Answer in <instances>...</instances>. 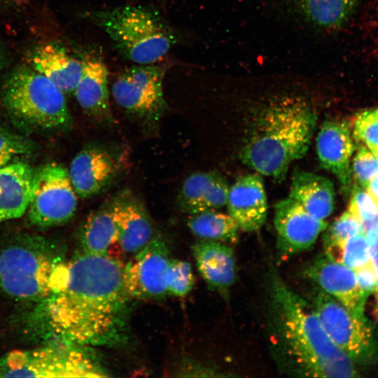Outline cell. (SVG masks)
Here are the masks:
<instances>
[{
	"label": "cell",
	"instance_id": "obj_5",
	"mask_svg": "<svg viewBox=\"0 0 378 378\" xmlns=\"http://www.w3.org/2000/svg\"><path fill=\"white\" fill-rule=\"evenodd\" d=\"M1 100L13 121L22 129L55 132L71 126L64 93L29 65L17 67L6 77Z\"/></svg>",
	"mask_w": 378,
	"mask_h": 378
},
{
	"label": "cell",
	"instance_id": "obj_23",
	"mask_svg": "<svg viewBox=\"0 0 378 378\" xmlns=\"http://www.w3.org/2000/svg\"><path fill=\"white\" fill-rule=\"evenodd\" d=\"M288 197L320 220L327 218L335 209L332 183L328 178L312 172L298 169L293 172Z\"/></svg>",
	"mask_w": 378,
	"mask_h": 378
},
{
	"label": "cell",
	"instance_id": "obj_28",
	"mask_svg": "<svg viewBox=\"0 0 378 378\" xmlns=\"http://www.w3.org/2000/svg\"><path fill=\"white\" fill-rule=\"evenodd\" d=\"M352 188L348 210L361 221L365 232L378 222V205L364 188L358 184Z\"/></svg>",
	"mask_w": 378,
	"mask_h": 378
},
{
	"label": "cell",
	"instance_id": "obj_19",
	"mask_svg": "<svg viewBox=\"0 0 378 378\" xmlns=\"http://www.w3.org/2000/svg\"><path fill=\"white\" fill-rule=\"evenodd\" d=\"M74 92L79 106L92 120L102 124L113 122L108 70L101 59L92 56L83 60L81 76Z\"/></svg>",
	"mask_w": 378,
	"mask_h": 378
},
{
	"label": "cell",
	"instance_id": "obj_27",
	"mask_svg": "<svg viewBox=\"0 0 378 378\" xmlns=\"http://www.w3.org/2000/svg\"><path fill=\"white\" fill-rule=\"evenodd\" d=\"M195 276L191 265L185 260L171 259L167 276V295L185 297L193 288Z\"/></svg>",
	"mask_w": 378,
	"mask_h": 378
},
{
	"label": "cell",
	"instance_id": "obj_41",
	"mask_svg": "<svg viewBox=\"0 0 378 378\" xmlns=\"http://www.w3.org/2000/svg\"><path fill=\"white\" fill-rule=\"evenodd\" d=\"M1 60H2V57H1V52H0V64H1Z\"/></svg>",
	"mask_w": 378,
	"mask_h": 378
},
{
	"label": "cell",
	"instance_id": "obj_35",
	"mask_svg": "<svg viewBox=\"0 0 378 378\" xmlns=\"http://www.w3.org/2000/svg\"><path fill=\"white\" fill-rule=\"evenodd\" d=\"M365 189L378 205V175L369 182Z\"/></svg>",
	"mask_w": 378,
	"mask_h": 378
},
{
	"label": "cell",
	"instance_id": "obj_18",
	"mask_svg": "<svg viewBox=\"0 0 378 378\" xmlns=\"http://www.w3.org/2000/svg\"><path fill=\"white\" fill-rule=\"evenodd\" d=\"M197 270L212 290L227 299L237 278L234 251L228 244L201 239L192 246Z\"/></svg>",
	"mask_w": 378,
	"mask_h": 378
},
{
	"label": "cell",
	"instance_id": "obj_12",
	"mask_svg": "<svg viewBox=\"0 0 378 378\" xmlns=\"http://www.w3.org/2000/svg\"><path fill=\"white\" fill-rule=\"evenodd\" d=\"M274 216L277 255L281 260L310 249L328 227L327 222L314 217L289 197L275 204Z\"/></svg>",
	"mask_w": 378,
	"mask_h": 378
},
{
	"label": "cell",
	"instance_id": "obj_9",
	"mask_svg": "<svg viewBox=\"0 0 378 378\" xmlns=\"http://www.w3.org/2000/svg\"><path fill=\"white\" fill-rule=\"evenodd\" d=\"M171 64H134L121 71L111 87L116 104L144 123H156L167 108L163 80Z\"/></svg>",
	"mask_w": 378,
	"mask_h": 378
},
{
	"label": "cell",
	"instance_id": "obj_26",
	"mask_svg": "<svg viewBox=\"0 0 378 378\" xmlns=\"http://www.w3.org/2000/svg\"><path fill=\"white\" fill-rule=\"evenodd\" d=\"M304 17L323 29H336L349 19L359 0H295Z\"/></svg>",
	"mask_w": 378,
	"mask_h": 378
},
{
	"label": "cell",
	"instance_id": "obj_38",
	"mask_svg": "<svg viewBox=\"0 0 378 378\" xmlns=\"http://www.w3.org/2000/svg\"><path fill=\"white\" fill-rule=\"evenodd\" d=\"M27 0H0V4H13L26 1Z\"/></svg>",
	"mask_w": 378,
	"mask_h": 378
},
{
	"label": "cell",
	"instance_id": "obj_6",
	"mask_svg": "<svg viewBox=\"0 0 378 378\" xmlns=\"http://www.w3.org/2000/svg\"><path fill=\"white\" fill-rule=\"evenodd\" d=\"M64 262L46 238L18 237L0 251V288L15 299L38 302L52 291Z\"/></svg>",
	"mask_w": 378,
	"mask_h": 378
},
{
	"label": "cell",
	"instance_id": "obj_24",
	"mask_svg": "<svg viewBox=\"0 0 378 378\" xmlns=\"http://www.w3.org/2000/svg\"><path fill=\"white\" fill-rule=\"evenodd\" d=\"M117 239L118 227L111 203L92 212L80 232L82 251L90 254L110 255Z\"/></svg>",
	"mask_w": 378,
	"mask_h": 378
},
{
	"label": "cell",
	"instance_id": "obj_16",
	"mask_svg": "<svg viewBox=\"0 0 378 378\" xmlns=\"http://www.w3.org/2000/svg\"><path fill=\"white\" fill-rule=\"evenodd\" d=\"M111 204L118 227L116 244L124 254L132 256L156 233L151 217L141 200L129 191L118 195Z\"/></svg>",
	"mask_w": 378,
	"mask_h": 378
},
{
	"label": "cell",
	"instance_id": "obj_8",
	"mask_svg": "<svg viewBox=\"0 0 378 378\" xmlns=\"http://www.w3.org/2000/svg\"><path fill=\"white\" fill-rule=\"evenodd\" d=\"M310 299L328 337L354 363L368 366L378 360V342L374 326L365 316L351 313L316 286Z\"/></svg>",
	"mask_w": 378,
	"mask_h": 378
},
{
	"label": "cell",
	"instance_id": "obj_33",
	"mask_svg": "<svg viewBox=\"0 0 378 378\" xmlns=\"http://www.w3.org/2000/svg\"><path fill=\"white\" fill-rule=\"evenodd\" d=\"M351 174L358 185L365 188L378 175V160L363 145L360 144L354 158Z\"/></svg>",
	"mask_w": 378,
	"mask_h": 378
},
{
	"label": "cell",
	"instance_id": "obj_11",
	"mask_svg": "<svg viewBox=\"0 0 378 378\" xmlns=\"http://www.w3.org/2000/svg\"><path fill=\"white\" fill-rule=\"evenodd\" d=\"M171 259L167 241L155 233L148 244L123 266L124 283L130 297L146 300L167 296Z\"/></svg>",
	"mask_w": 378,
	"mask_h": 378
},
{
	"label": "cell",
	"instance_id": "obj_32",
	"mask_svg": "<svg viewBox=\"0 0 378 378\" xmlns=\"http://www.w3.org/2000/svg\"><path fill=\"white\" fill-rule=\"evenodd\" d=\"M354 137L372 150L378 148V108L358 113L354 123Z\"/></svg>",
	"mask_w": 378,
	"mask_h": 378
},
{
	"label": "cell",
	"instance_id": "obj_22",
	"mask_svg": "<svg viewBox=\"0 0 378 378\" xmlns=\"http://www.w3.org/2000/svg\"><path fill=\"white\" fill-rule=\"evenodd\" d=\"M34 169L23 162L0 167V222L18 218L27 211Z\"/></svg>",
	"mask_w": 378,
	"mask_h": 378
},
{
	"label": "cell",
	"instance_id": "obj_20",
	"mask_svg": "<svg viewBox=\"0 0 378 378\" xmlns=\"http://www.w3.org/2000/svg\"><path fill=\"white\" fill-rule=\"evenodd\" d=\"M27 61L64 94L74 92L81 76L83 60L69 55L61 46L51 43L39 45L29 52Z\"/></svg>",
	"mask_w": 378,
	"mask_h": 378
},
{
	"label": "cell",
	"instance_id": "obj_37",
	"mask_svg": "<svg viewBox=\"0 0 378 378\" xmlns=\"http://www.w3.org/2000/svg\"><path fill=\"white\" fill-rule=\"evenodd\" d=\"M374 293V304L373 309V313L374 317L378 321V288L376 289Z\"/></svg>",
	"mask_w": 378,
	"mask_h": 378
},
{
	"label": "cell",
	"instance_id": "obj_36",
	"mask_svg": "<svg viewBox=\"0 0 378 378\" xmlns=\"http://www.w3.org/2000/svg\"><path fill=\"white\" fill-rule=\"evenodd\" d=\"M370 247L371 263L378 276V243Z\"/></svg>",
	"mask_w": 378,
	"mask_h": 378
},
{
	"label": "cell",
	"instance_id": "obj_13",
	"mask_svg": "<svg viewBox=\"0 0 378 378\" xmlns=\"http://www.w3.org/2000/svg\"><path fill=\"white\" fill-rule=\"evenodd\" d=\"M123 167V158L115 152L99 145H88L74 158L68 172L76 193L88 198L108 187Z\"/></svg>",
	"mask_w": 378,
	"mask_h": 378
},
{
	"label": "cell",
	"instance_id": "obj_10",
	"mask_svg": "<svg viewBox=\"0 0 378 378\" xmlns=\"http://www.w3.org/2000/svg\"><path fill=\"white\" fill-rule=\"evenodd\" d=\"M76 208V193L63 165L50 162L34 169L27 211L32 225L44 228L63 225L72 218Z\"/></svg>",
	"mask_w": 378,
	"mask_h": 378
},
{
	"label": "cell",
	"instance_id": "obj_30",
	"mask_svg": "<svg viewBox=\"0 0 378 378\" xmlns=\"http://www.w3.org/2000/svg\"><path fill=\"white\" fill-rule=\"evenodd\" d=\"M370 263V247L364 233L355 234L343 242L341 264L356 270Z\"/></svg>",
	"mask_w": 378,
	"mask_h": 378
},
{
	"label": "cell",
	"instance_id": "obj_34",
	"mask_svg": "<svg viewBox=\"0 0 378 378\" xmlns=\"http://www.w3.org/2000/svg\"><path fill=\"white\" fill-rule=\"evenodd\" d=\"M354 272L357 285L362 294L368 298L378 288V276L375 270L372 263H370Z\"/></svg>",
	"mask_w": 378,
	"mask_h": 378
},
{
	"label": "cell",
	"instance_id": "obj_40",
	"mask_svg": "<svg viewBox=\"0 0 378 378\" xmlns=\"http://www.w3.org/2000/svg\"><path fill=\"white\" fill-rule=\"evenodd\" d=\"M372 153H373V155L375 156V158H377V160H378V148H376V149H374L372 150H371Z\"/></svg>",
	"mask_w": 378,
	"mask_h": 378
},
{
	"label": "cell",
	"instance_id": "obj_31",
	"mask_svg": "<svg viewBox=\"0 0 378 378\" xmlns=\"http://www.w3.org/2000/svg\"><path fill=\"white\" fill-rule=\"evenodd\" d=\"M34 149L28 138L0 127V167L20 155H28Z\"/></svg>",
	"mask_w": 378,
	"mask_h": 378
},
{
	"label": "cell",
	"instance_id": "obj_25",
	"mask_svg": "<svg viewBox=\"0 0 378 378\" xmlns=\"http://www.w3.org/2000/svg\"><path fill=\"white\" fill-rule=\"evenodd\" d=\"M187 225L191 232L201 239L235 244L240 230L235 220L229 214L216 210L190 215Z\"/></svg>",
	"mask_w": 378,
	"mask_h": 378
},
{
	"label": "cell",
	"instance_id": "obj_21",
	"mask_svg": "<svg viewBox=\"0 0 378 378\" xmlns=\"http://www.w3.org/2000/svg\"><path fill=\"white\" fill-rule=\"evenodd\" d=\"M229 186L218 173L196 172L183 181L177 204L190 215L217 210L226 205Z\"/></svg>",
	"mask_w": 378,
	"mask_h": 378
},
{
	"label": "cell",
	"instance_id": "obj_29",
	"mask_svg": "<svg viewBox=\"0 0 378 378\" xmlns=\"http://www.w3.org/2000/svg\"><path fill=\"white\" fill-rule=\"evenodd\" d=\"M324 231V248L342 243L355 234L364 233L361 221L349 210L343 213Z\"/></svg>",
	"mask_w": 378,
	"mask_h": 378
},
{
	"label": "cell",
	"instance_id": "obj_15",
	"mask_svg": "<svg viewBox=\"0 0 378 378\" xmlns=\"http://www.w3.org/2000/svg\"><path fill=\"white\" fill-rule=\"evenodd\" d=\"M316 148L321 166L337 176L344 194L349 193L354 145L349 124L339 120L324 122L316 136Z\"/></svg>",
	"mask_w": 378,
	"mask_h": 378
},
{
	"label": "cell",
	"instance_id": "obj_7",
	"mask_svg": "<svg viewBox=\"0 0 378 378\" xmlns=\"http://www.w3.org/2000/svg\"><path fill=\"white\" fill-rule=\"evenodd\" d=\"M88 347L55 340L37 349L13 351L0 358V377H108Z\"/></svg>",
	"mask_w": 378,
	"mask_h": 378
},
{
	"label": "cell",
	"instance_id": "obj_2",
	"mask_svg": "<svg viewBox=\"0 0 378 378\" xmlns=\"http://www.w3.org/2000/svg\"><path fill=\"white\" fill-rule=\"evenodd\" d=\"M267 335L279 371L297 377H357L354 363L328 337L310 301L274 265L267 272Z\"/></svg>",
	"mask_w": 378,
	"mask_h": 378
},
{
	"label": "cell",
	"instance_id": "obj_39",
	"mask_svg": "<svg viewBox=\"0 0 378 378\" xmlns=\"http://www.w3.org/2000/svg\"><path fill=\"white\" fill-rule=\"evenodd\" d=\"M159 4L163 7V8H165L166 7V5H167V3L168 1V0H156Z\"/></svg>",
	"mask_w": 378,
	"mask_h": 378
},
{
	"label": "cell",
	"instance_id": "obj_14",
	"mask_svg": "<svg viewBox=\"0 0 378 378\" xmlns=\"http://www.w3.org/2000/svg\"><path fill=\"white\" fill-rule=\"evenodd\" d=\"M304 273L316 287L336 299L351 313L364 316L367 298L357 285L354 270L323 253L309 262Z\"/></svg>",
	"mask_w": 378,
	"mask_h": 378
},
{
	"label": "cell",
	"instance_id": "obj_4",
	"mask_svg": "<svg viewBox=\"0 0 378 378\" xmlns=\"http://www.w3.org/2000/svg\"><path fill=\"white\" fill-rule=\"evenodd\" d=\"M85 16L135 64L161 62L177 42L173 28L151 7L127 5L90 10Z\"/></svg>",
	"mask_w": 378,
	"mask_h": 378
},
{
	"label": "cell",
	"instance_id": "obj_1",
	"mask_svg": "<svg viewBox=\"0 0 378 378\" xmlns=\"http://www.w3.org/2000/svg\"><path fill=\"white\" fill-rule=\"evenodd\" d=\"M123 266L112 255L81 251L62 265L52 291L38 302L36 321L57 340L90 347L122 344L132 299Z\"/></svg>",
	"mask_w": 378,
	"mask_h": 378
},
{
	"label": "cell",
	"instance_id": "obj_3",
	"mask_svg": "<svg viewBox=\"0 0 378 378\" xmlns=\"http://www.w3.org/2000/svg\"><path fill=\"white\" fill-rule=\"evenodd\" d=\"M316 121L315 111L302 98L274 101L254 122L241 149V162L260 175L281 181L290 164L308 151Z\"/></svg>",
	"mask_w": 378,
	"mask_h": 378
},
{
	"label": "cell",
	"instance_id": "obj_17",
	"mask_svg": "<svg viewBox=\"0 0 378 378\" xmlns=\"http://www.w3.org/2000/svg\"><path fill=\"white\" fill-rule=\"evenodd\" d=\"M225 206L240 230L248 232L260 230L266 221L268 210L260 174H248L237 178L229 188Z\"/></svg>",
	"mask_w": 378,
	"mask_h": 378
}]
</instances>
